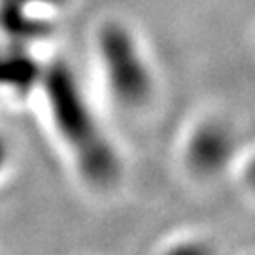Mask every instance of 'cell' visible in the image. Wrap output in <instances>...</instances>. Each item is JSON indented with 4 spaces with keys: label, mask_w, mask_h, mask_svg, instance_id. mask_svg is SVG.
Segmentation results:
<instances>
[{
    "label": "cell",
    "mask_w": 255,
    "mask_h": 255,
    "mask_svg": "<svg viewBox=\"0 0 255 255\" xmlns=\"http://www.w3.org/2000/svg\"><path fill=\"white\" fill-rule=\"evenodd\" d=\"M47 110L78 170L89 183L108 187L119 176V157L87 101L74 70L53 63L42 72Z\"/></svg>",
    "instance_id": "1"
},
{
    "label": "cell",
    "mask_w": 255,
    "mask_h": 255,
    "mask_svg": "<svg viewBox=\"0 0 255 255\" xmlns=\"http://www.w3.org/2000/svg\"><path fill=\"white\" fill-rule=\"evenodd\" d=\"M97 49L112 97L125 108L144 106L153 91L151 70L134 36L119 23L101 28Z\"/></svg>",
    "instance_id": "2"
},
{
    "label": "cell",
    "mask_w": 255,
    "mask_h": 255,
    "mask_svg": "<svg viewBox=\"0 0 255 255\" xmlns=\"http://www.w3.org/2000/svg\"><path fill=\"white\" fill-rule=\"evenodd\" d=\"M229 153H231L229 136L216 125L199 128L187 146V161L201 174L218 172L227 163Z\"/></svg>",
    "instance_id": "3"
},
{
    "label": "cell",
    "mask_w": 255,
    "mask_h": 255,
    "mask_svg": "<svg viewBox=\"0 0 255 255\" xmlns=\"http://www.w3.org/2000/svg\"><path fill=\"white\" fill-rule=\"evenodd\" d=\"M0 27L13 40L30 42L53 32V25L44 17H36L30 9L0 0Z\"/></svg>",
    "instance_id": "4"
},
{
    "label": "cell",
    "mask_w": 255,
    "mask_h": 255,
    "mask_svg": "<svg viewBox=\"0 0 255 255\" xmlns=\"http://www.w3.org/2000/svg\"><path fill=\"white\" fill-rule=\"evenodd\" d=\"M42 72L28 55L2 53L0 55V89L27 93L36 82L42 80Z\"/></svg>",
    "instance_id": "5"
},
{
    "label": "cell",
    "mask_w": 255,
    "mask_h": 255,
    "mask_svg": "<svg viewBox=\"0 0 255 255\" xmlns=\"http://www.w3.org/2000/svg\"><path fill=\"white\" fill-rule=\"evenodd\" d=\"M4 2H11L21 8H34V6H44V8H63L66 0H4Z\"/></svg>",
    "instance_id": "6"
},
{
    "label": "cell",
    "mask_w": 255,
    "mask_h": 255,
    "mask_svg": "<svg viewBox=\"0 0 255 255\" xmlns=\"http://www.w3.org/2000/svg\"><path fill=\"white\" fill-rule=\"evenodd\" d=\"M246 182L255 191V157L250 161V164H248V168H246Z\"/></svg>",
    "instance_id": "7"
},
{
    "label": "cell",
    "mask_w": 255,
    "mask_h": 255,
    "mask_svg": "<svg viewBox=\"0 0 255 255\" xmlns=\"http://www.w3.org/2000/svg\"><path fill=\"white\" fill-rule=\"evenodd\" d=\"M4 159H6V147H4L2 140H0V168H2V164H4Z\"/></svg>",
    "instance_id": "8"
}]
</instances>
